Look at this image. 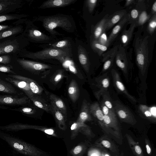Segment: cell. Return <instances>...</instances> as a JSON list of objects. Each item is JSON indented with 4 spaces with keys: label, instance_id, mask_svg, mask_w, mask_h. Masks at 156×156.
Here are the masks:
<instances>
[{
    "label": "cell",
    "instance_id": "obj_1",
    "mask_svg": "<svg viewBox=\"0 0 156 156\" xmlns=\"http://www.w3.org/2000/svg\"><path fill=\"white\" fill-rule=\"evenodd\" d=\"M149 37L148 35L136 36L133 42L136 63L143 75L146 73L149 63Z\"/></svg>",
    "mask_w": 156,
    "mask_h": 156
},
{
    "label": "cell",
    "instance_id": "obj_2",
    "mask_svg": "<svg viewBox=\"0 0 156 156\" xmlns=\"http://www.w3.org/2000/svg\"><path fill=\"white\" fill-rule=\"evenodd\" d=\"M0 137L20 153L29 156H40L41 153L31 145L10 135L0 133Z\"/></svg>",
    "mask_w": 156,
    "mask_h": 156
},
{
    "label": "cell",
    "instance_id": "obj_3",
    "mask_svg": "<svg viewBox=\"0 0 156 156\" xmlns=\"http://www.w3.org/2000/svg\"><path fill=\"white\" fill-rule=\"evenodd\" d=\"M43 26L51 34H55L53 30L58 27H61L66 30H69L72 27V24L66 17L60 16H48L43 20Z\"/></svg>",
    "mask_w": 156,
    "mask_h": 156
},
{
    "label": "cell",
    "instance_id": "obj_4",
    "mask_svg": "<svg viewBox=\"0 0 156 156\" xmlns=\"http://www.w3.org/2000/svg\"><path fill=\"white\" fill-rule=\"evenodd\" d=\"M115 58L116 65L127 78L129 71L132 70L133 64L129 53L121 44L118 45Z\"/></svg>",
    "mask_w": 156,
    "mask_h": 156
},
{
    "label": "cell",
    "instance_id": "obj_5",
    "mask_svg": "<svg viewBox=\"0 0 156 156\" xmlns=\"http://www.w3.org/2000/svg\"><path fill=\"white\" fill-rule=\"evenodd\" d=\"M67 51L60 49L53 48H46L43 50L27 55L29 57L39 59L59 58L67 57Z\"/></svg>",
    "mask_w": 156,
    "mask_h": 156
},
{
    "label": "cell",
    "instance_id": "obj_6",
    "mask_svg": "<svg viewBox=\"0 0 156 156\" xmlns=\"http://www.w3.org/2000/svg\"><path fill=\"white\" fill-rule=\"evenodd\" d=\"M114 110L116 114L122 121L133 124L136 121L135 117L129 109L118 101L113 103Z\"/></svg>",
    "mask_w": 156,
    "mask_h": 156
},
{
    "label": "cell",
    "instance_id": "obj_7",
    "mask_svg": "<svg viewBox=\"0 0 156 156\" xmlns=\"http://www.w3.org/2000/svg\"><path fill=\"white\" fill-rule=\"evenodd\" d=\"M96 86L99 90L94 93L96 98L99 100L101 96L107 92L110 84L109 78L108 73H106L103 75L96 78L95 80Z\"/></svg>",
    "mask_w": 156,
    "mask_h": 156
},
{
    "label": "cell",
    "instance_id": "obj_8",
    "mask_svg": "<svg viewBox=\"0 0 156 156\" xmlns=\"http://www.w3.org/2000/svg\"><path fill=\"white\" fill-rule=\"evenodd\" d=\"M111 72L114 85L115 88L119 92L125 94L130 100L134 102H136V100L135 98L128 92L127 89L122 82L118 72L114 69L111 70Z\"/></svg>",
    "mask_w": 156,
    "mask_h": 156
},
{
    "label": "cell",
    "instance_id": "obj_9",
    "mask_svg": "<svg viewBox=\"0 0 156 156\" xmlns=\"http://www.w3.org/2000/svg\"><path fill=\"white\" fill-rule=\"evenodd\" d=\"M18 62L25 69L32 71H41L51 68L46 64L25 60H20Z\"/></svg>",
    "mask_w": 156,
    "mask_h": 156
},
{
    "label": "cell",
    "instance_id": "obj_10",
    "mask_svg": "<svg viewBox=\"0 0 156 156\" xmlns=\"http://www.w3.org/2000/svg\"><path fill=\"white\" fill-rule=\"evenodd\" d=\"M28 99L26 96L19 97L17 96L0 95V104L20 105L27 103Z\"/></svg>",
    "mask_w": 156,
    "mask_h": 156
},
{
    "label": "cell",
    "instance_id": "obj_11",
    "mask_svg": "<svg viewBox=\"0 0 156 156\" xmlns=\"http://www.w3.org/2000/svg\"><path fill=\"white\" fill-rule=\"evenodd\" d=\"M118 47V45L115 46L102 55V61L104 64L101 72L106 71L111 66L115 58Z\"/></svg>",
    "mask_w": 156,
    "mask_h": 156
},
{
    "label": "cell",
    "instance_id": "obj_12",
    "mask_svg": "<svg viewBox=\"0 0 156 156\" xmlns=\"http://www.w3.org/2000/svg\"><path fill=\"white\" fill-rule=\"evenodd\" d=\"M129 13H127L114 27L108 37V42L110 44L115 39L125 24L129 19Z\"/></svg>",
    "mask_w": 156,
    "mask_h": 156
},
{
    "label": "cell",
    "instance_id": "obj_13",
    "mask_svg": "<svg viewBox=\"0 0 156 156\" xmlns=\"http://www.w3.org/2000/svg\"><path fill=\"white\" fill-rule=\"evenodd\" d=\"M5 80L22 90L29 98L34 95L31 91L28 83L9 77L6 78Z\"/></svg>",
    "mask_w": 156,
    "mask_h": 156
},
{
    "label": "cell",
    "instance_id": "obj_14",
    "mask_svg": "<svg viewBox=\"0 0 156 156\" xmlns=\"http://www.w3.org/2000/svg\"><path fill=\"white\" fill-rule=\"evenodd\" d=\"M127 13L126 10L122 9L115 12L108 16L105 26V30H109L117 23Z\"/></svg>",
    "mask_w": 156,
    "mask_h": 156
},
{
    "label": "cell",
    "instance_id": "obj_15",
    "mask_svg": "<svg viewBox=\"0 0 156 156\" xmlns=\"http://www.w3.org/2000/svg\"><path fill=\"white\" fill-rule=\"evenodd\" d=\"M76 1V0H48L44 2L39 8L46 9L63 7L69 5Z\"/></svg>",
    "mask_w": 156,
    "mask_h": 156
},
{
    "label": "cell",
    "instance_id": "obj_16",
    "mask_svg": "<svg viewBox=\"0 0 156 156\" xmlns=\"http://www.w3.org/2000/svg\"><path fill=\"white\" fill-rule=\"evenodd\" d=\"M9 76L28 83H29L31 90L34 94H40L43 90V89L31 79L15 74L9 75Z\"/></svg>",
    "mask_w": 156,
    "mask_h": 156
},
{
    "label": "cell",
    "instance_id": "obj_17",
    "mask_svg": "<svg viewBox=\"0 0 156 156\" xmlns=\"http://www.w3.org/2000/svg\"><path fill=\"white\" fill-rule=\"evenodd\" d=\"M89 107L87 101L83 100L77 122H84L85 121L92 120Z\"/></svg>",
    "mask_w": 156,
    "mask_h": 156
},
{
    "label": "cell",
    "instance_id": "obj_18",
    "mask_svg": "<svg viewBox=\"0 0 156 156\" xmlns=\"http://www.w3.org/2000/svg\"><path fill=\"white\" fill-rule=\"evenodd\" d=\"M136 26V23H131L128 29H125L122 31L120 36V41L122 44H121L123 47H126L129 44Z\"/></svg>",
    "mask_w": 156,
    "mask_h": 156
},
{
    "label": "cell",
    "instance_id": "obj_19",
    "mask_svg": "<svg viewBox=\"0 0 156 156\" xmlns=\"http://www.w3.org/2000/svg\"><path fill=\"white\" fill-rule=\"evenodd\" d=\"M78 53L80 63L85 70L88 72L90 68V62L86 50L84 48L80 45L78 47Z\"/></svg>",
    "mask_w": 156,
    "mask_h": 156
},
{
    "label": "cell",
    "instance_id": "obj_20",
    "mask_svg": "<svg viewBox=\"0 0 156 156\" xmlns=\"http://www.w3.org/2000/svg\"><path fill=\"white\" fill-rule=\"evenodd\" d=\"M51 104L63 114L65 119H66L67 110L65 104L62 100L53 94H51L49 96Z\"/></svg>",
    "mask_w": 156,
    "mask_h": 156
},
{
    "label": "cell",
    "instance_id": "obj_21",
    "mask_svg": "<svg viewBox=\"0 0 156 156\" xmlns=\"http://www.w3.org/2000/svg\"><path fill=\"white\" fill-rule=\"evenodd\" d=\"M108 17V14L106 15L94 27L92 32L93 40H97L101 34L105 31V24Z\"/></svg>",
    "mask_w": 156,
    "mask_h": 156
},
{
    "label": "cell",
    "instance_id": "obj_22",
    "mask_svg": "<svg viewBox=\"0 0 156 156\" xmlns=\"http://www.w3.org/2000/svg\"><path fill=\"white\" fill-rule=\"evenodd\" d=\"M89 109L91 114L99 121L101 125H103L104 115L99 104L97 102L92 104L90 105Z\"/></svg>",
    "mask_w": 156,
    "mask_h": 156
},
{
    "label": "cell",
    "instance_id": "obj_23",
    "mask_svg": "<svg viewBox=\"0 0 156 156\" xmlns=\"http://www.w3.org/2000/svg\"><path fill=\"white\" fill-rule=\"evenodd\" d=\"M50 111L54 117L59 127L65 129L66 125L65 118L62 113L51 104L49 105Z\"/></svg>",
    "mask_w": 156,
    "mask_h": 156
},
{
    "label": "cell",
    "instance_id": "obj_24",
    "mask_svg": "<svg viewBox=\"0 0 156 156\" xmlns=\"http://www.w3.org/2000/svg\"><path fill=\"white\" fill-rule=\"evenodd\" d=\"M68 93L72 101L75 103L79 97L80 91L77 84L74 80L71 81L69 85Z\"/></svg>",
    "mask_w": 156,
    "mask_h": 156
},
{
    "label": "cell",
    "instance_id": "obj_25",
    "mask_svg": "<svg viewBox=\"0 0 156 156\" xmlns=\"http://www.w3.org/2000/svg\"><path fill=\"white\" fill-rule=\"evenodd\" d=\"M0 92L11 94H16L17 91L10 83L0 79Z\"/></svg>",
    "mask_w": 156,
    "mask_h": 156
},
{
    "label": "cell",
    "instance_id": "obj_26",
    "mask_svg": "<svg viewBox=\"0 0 156 156\" xmlns=\"http://www.w3.org/2000/svg\"><path fill=\"white\" fill-rule=\"evenodd\" d=\"M29 98L36 106L47 112L50 111L49 105H47L42 99L35 96L34 95Z\"/></svg>",
    "mask_w": 156,
    "mask_h": 156
},
{
    "label": "cell",
    "instance_id": "obj_27",
    "mask_svg": "<svg viewBox=\"0 0 156 156\" xmlns=\"http://www.w3.org/2000/svg\"><path fill=\"white\" fill-rule=\"evenodd\" d=\"M29 35L31 38L37 41H44L49 39L48 36L36 29L30 30L29 31Z\"/></svg>",
    "mask_w": 156,
    "mask_h": 156
},
{
    "label": "cell",
    "instance_id": "obj_28",
    "mask_svg": "<svg viewBox=\"0 0 156 156\" xmlns=\"http://www.w3.org/2000/svg\"><path fill=\"white\" fill-rule=\"evenodd\" d=\"M92 49L97 53L99 56L102 55L104 52L108 49V47L102 45L97 40H93L91 43Z\"/></svg>",
    "mask_w": 156,
    "mask_h": 156
},
{
    "label": "cell",
    "instance_id": "obj_29",
    "mask_svg": "<svg viewBox=\"0 0 156 156\" xmlns=\"http://www.w3.org/2000/svg\"><path fill=\"white\" fill-rule=\"evenodd\" d=\"M103 126L117 128L118 121L116 117L110 115H104Z\"/></svg>",
    "mask_w": 156,
    "mask_h": 156
},
{
    "label": "cell",
    "instance_id": "obj_30",
    "mask_svg": "<svg viewBox=\"0 0 156 156\" xmlns=\"http://www.w3.org/2000/svg\"><path fill=\"white\" fill-rule=\"evenodd\" d=\"M139 108L144 115L147 118L152 120H155L156 116L152 113L151 108L145 105H140Z\"/></svg>",
    "mask_w": 156,
    "mask_h": 156
},
{
    "label": "cell",
    "instance_id": "obj_31",
    "mask_svg": "<svg viewBox=\"0 0 156 156\" xmlns=\"http://www.w3.org/2000/svg\"><path fill=\"white\" fill-rule=\"evenodd\" d=\"M156 27V14L150 18L147 25V30L151 35L154 32Z\"/></svg>",
    "mask_w": 156,
    "mask_h": 156
},
{
    "label": "cell",
    "instance_id": "obj_32",
    "mask_svg": "<svg viewBox=\"0 0 156 156\" xmlns=\"http://www.w3.org/2000/svg\"><path fill=\"white\" fill-rule=\"evenodd\" d=\"M129 14V19L128 22H130L131 24L137 23L140 14L139 10L136 9H133Z\"/></svg>",
    "mask_w": 156,
    "mask_h": 156
},
{
    "label": "cell",
    "instance_id": "obj_33",
    "mask_svg": "<svg viewBox=\"0 0 156 156\" xmlns=\"http://www.w3.org/2000/svg\"><path fill=\"white\" fill-rule=\"evenodd\" d=\"M102 102L111 111L115 112L113 103L110 97L107 94L106 92L102 95Z\"/></svg>",
    "mask_w": 156,
    "mask_h": 156
},
{
    "label": "cell",
    "instance_id": "obj_34",
    "mask_svg": "<svg viewBox=\"0 0 156 156\" xmlns=\"http://www.w3.org/2000/svg\"><path fill=\"white\" fill-rule=\"evenodd\" d=\"M97 40L100 44L107 47H108L110 45L108 42V37L107 36L105 31L101 34Z\"/></svg>",
    "mask_w": 156,
    "mask_h": 156
},
{
    "label": "cell",
    "instance_id": "obj_35",
    "mask_svg": "<svg viewBox=\"0 0 156 156\" xmlns=\"http://www.w3.org/2000/svg\"><path fill=\"white\" fill-rule=\"evenodd\" d=\"M100 107L104 115L116 116L115 112H113L110 110L102 102Z\"/></svg>",
    "mask_w": 156,
    "mask_h": 156
},
{
    "label": "cell",
    "instance_id": "obj_36",
    "mask_svg": "<svg viewBox=\"0 0 156 156\" xmlns=\"http://www.w3.org/2000/svg\"><path fill=\"white\" fill-rule=\"evenodd\" d=\"M68 45V41L66 40H64L56 42L51 45V46L53 48L61 49L67 47Z\"/></svg>",
    "mask_w": 156,
    "mask_h": 156
},
{
    "label": "cell",
    "instance_id": "obj_37",
    "mask_svg": "<svg viewBox=\"0 0 156 156\" xmlns=\"http://www.w3.org/2000/svg\"><path fill=\"white\" fill-rule=\"evenodd\" d=\"M97 0H87L86 1V4L90 12H92L93 11L96 6Z\"/></svg>",
    "mask_w": 156,
    "mask_h": 156
},
{
    "label": "cell",
    "instance_id": "obj_38",
    "mask_svg": "<svg viewBox=\"0 0 156 156\" xmlns=\"http://www.w3.org/2000/svg\"><path fill=\"white\" fill-rule=\"evenodd\" d=\"M17 30L15 29H14L5 31L4 32H0V39L2 38L11 36V35L15 33Z\"/></svg>",
    "mask_w": 156,
    "mask_h": 156
},
{
    "label": "cell",
    "instance_id": "obj_39",
    "mask_svg": "<svg viewBox=\"0 0 156 156\" xmlns=\"http://www.w3.org/2000/svg\"><path fill=\"white\" fill-rule=\"evenodd\" d=\"M15 47L12 45H9L0 48V54L10 52L14 50Z\"/></svg>",
    "mask_w": 156,
    "mask_h": 156
},
{
    "label": "cell",
    "instance_id": "obj_40",
    "mask_svg": "<svg viewBox=\"0 0 156 156\" xmlns=\"http://www.w3.org/2000/svg\"><path fill=\"white\" fill-rule=\"evenodd\" d=\"M11 68L9 66L0 65V71L3 72L11 73L13 74L15 73L11 69Z\"/></svg>",
    "mask_w": 156,
    "mask_h": 156
},
{
    "label": "cell",
    "instance_id": "obj_41",
    "mask_svg": "<svg viewBox=\"0 0 156 156\" xmlns=\"http://www.w3.org/2000/svg\"><path fill=\"white\" fill-rule=\"evenodd\" d=\"M10 61V58L8 56H0V63L8 64Z\"/></svg>",
    "mask_w": 156,
    "mask_h": 156
},
{
    "label": "cell",
    "instance_id": "obj_42",
    "mask_svg": "<svg viewBox=\"0 0 156 156\" xmlns=\"http://www.w3.org/2000/svg\"><path fill=\"white\" fill-rule=\"evenodd\" d=\"M20 110L23 113L27 114H32L34 112V110L32 108L28 107L23 108Z\"/></svg>",
    "mask_w": 156,
    "mask_h": 156
},
{
    "label": "cell",
    "instance_id": "obj_43",
    "mask_svg": "<svg viewBox=\"0 0 156 156\" xmlns=\"http://www.w3.org/2000/svg\"><path fill=\"white\" fill-rule=\"evenodd\" d=\"M38 129L43 131L44 133L49 135H52L54 133L53 130L51 129L44 128L43 127H40Z\"/></svg>",
    "mask_w": 156,
    "mask_h": 156
},
{
    "label": "cell",
    "instance_id": "obj_44",
    "mask_svg": "<svg viewBox=\"0 0 156 156\" xmlns=\"http://www.w3.org/2000/svg\"><path fill=\"white\" fill-rule=\"evenodd\" d=\"M83 149L82 147L80 145H78L73 150V152L75 154H78L80 153Z\"/></svg>",
    "mask_w": 156,
    "mask_h": 156
},
{
    "label": "cell",
    "instance_id": "obj_45",
    "mask_svg": "<svg viewBox=\"0 0 156 156\" xmlns=\"http://www.w3.org/2000/svg\"><path fill=\"white\" fill-rule=\"evenodd\" d=\"M155 14H156V1H155L152 6L150 16L151 17Z\"/></svg>",
    "mask_w": 156,
    "mask_h": 156
},
{
    "label": "cell",
    "instance_id": "obj_46",
    "mask_svg": "<svg viewBox=\"0 0 156 156\" xmlns=\"http://www.w3.org/2000/svg\"><path fill=\"white\" fill-rule=\"evenodd\" d=\"M63 75L61 73L56 74L54 78V81L55 82H58L62 78Z\"/></svg>",
    "mask_w": 156,
    "mask_h": 156
},
{
    "label": "cell",
    "instance_id": "obj_47",
    "mask_svg": "<svg viewBox=\"0 0 156 156\" xmlns=\"http://www.w3.org/2000/svg\"><path fill=\"white\" fill-rule=\"evenodd\" d=\"M102 144L105 147L109 148L111 146V143L108 141L103 140L101 141Z\"/></svg>",
    "mask_w": 156,
    "mask_h": 156
},
{
    "label": "cell",
    "instance_id": "obj_48",
    "mask_svg": "<svg viewBox=\"0 0 156 156\" xmlns=\"http://www.w3.org/2000/svg\"><path fill=\"white\" fill-rule=\"evenodd\" d=\"M135 1L134 0H126V1L125 6H127L132 4L135 2Z\"/></svg>",
    "mask_w": 156,
    "mask_h": 156
},
{
    "label": "cell",
    "instance_id": "obj_49",
    "mask_svg": "<svg viewBox=\"0 0 156 156\" xmlns=\"http://www.w3.org/2000/svg\"><path fill=\"white\" fill-rule=\"evenodd\" d=\"M135 150L136 152L138 154H140L141 153L142 150L141 148L139 146H136L135 147Z\"/></svg>",
    "mask_w": 156,
    "mask_h": 156
},
{
    "label": "cell",
    "instance_id": "obj_50",
    "mask_svg": "<svg viewBox=\"0 0 156 156\" xmlns=\"http://www.w3.org/2000/svg\"><path fill=\"white\" fill-rule=\"evenodd\" d=\"M7 19V17L4 16H0V22L4 21Z\"/></svg>",
    "mask_w": 156,
    "mask_h": 156
},
{
    "label": "cell",
    "instance_id": "obj_51",
    "mask_svg": "<svg viewBox=\"0 0 156 156\" xmlns=\"http://www.w3.org/2000/svg\"><path fill=\"white\" fill-rule=\"evenodd\" d=\"M146 148H147V151L148 154H149L151 152V149L150 148L149 146L147 144L146 145Z\"/></svg>",
    "mask_w": 156,
    "mask_h": 156
},
{
    "label": "cell",
    "instance_id": "obj_52",
    "mask_svg": "<svg viewBox=\"0 0 156 156\" xmlns=\"http://www.w3.org/2000/svg\"><path fill=\"white\" fill-rule=\"evenodd\" d=\"M8 27V26L0 25V31L4 30Z\"/></svg>",
    "mask_w": 156,
    "mask_h": 156
},
{
    "label": "cell",
    "instance_id": "obj_53",
    "mask_svg": "<svg viewBox=\"0 0 156 156\" xmlns=\"http://www.w3.org/2000/svg\"><path fill=\"white\" fill-rule=\"evenodd\" d=\"M91 156H98V155L97 154L94 153L92 154Z\"/></svg>",
    "mask_w": 156,
    "mask_h": 156
},
{
    "label": "cell",
    "instance_id": "obj_54",
    "mask_svg": "<svg viewBox=\"0 0 156 156\" xmlns=\"http://www.w3.org/2000/svg\"><path fill=\"white\" fill-rule=\"evenodd\" d=\"M2 6L1 4H0V11L2 9Z\"/></svg>",
    "mask_w": 156,
    "mask_h": 156
},
{
    "label": "cell",
    "instance_id": "obj_55",
    "mask_svg": "<svg viewBox=\"0 0 156 156\" xmlns=\"http://www.w3.org/2000/svg\"><path fill=\"white\" fill-rule=\"evenodd\" d=\"M106 156H109L108 155H106Z\"/></svg>",
    "mask_w": 156,
    "mask_h": 156
}]
</instances>
